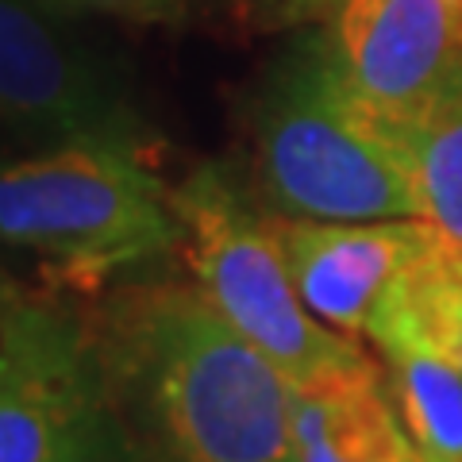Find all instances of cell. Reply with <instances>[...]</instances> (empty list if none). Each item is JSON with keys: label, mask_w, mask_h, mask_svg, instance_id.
<instances>
[{"label": "cell", "mask_w": 462, "mask_h": 462, "mask_svg": "<svg viewBox=\"0 0 462 462\" xmlns=\"http://www.w3.org/2000/svg\"><path fill=\"white\" fill-rule=\"evenodd\" d=\"M81 339L132 462H297L293 385L197 285H127L85 316Z\"/></svg>", "instance_id": "6da1fadb"}, {"label": "cell", "mask_w": 462, "mask_h": 462, "mask_svg": "<svg viewBox=\"0 0 462 462\" xmlns=\"http://www.w3.org/2000/svg\"><path fill=\"white\" fill-rule=\"evenodd\" d=\"M247 154L254 200L273 216L420 220L397 139L346 93L324 35L289 54L251 97Z\"/></svg>", "instance_id": "7a4b0ae2"}, {"label": "cell", "mask_w": 462, "mask_h": 462, "mask_svg": "<svg viewBox=\"0 0 462 462\" xmlns=\"http://www.w3.org/2000/svg\"><path fill=\"white\" fill-rule=\"evenodd\" d=\"M166 200L181 227L193 285L293 389L370 358L358 339L312 316L289 273L273 216L239 193L224 170L197 166L185 181L170 185Z\"/></svg>", "instance_id": "3957f363"}, {"label": "cell", "mask_w": 462, "mask_h": 462, "mask_svg": "<svg viewBox=\"0 0 462 462\" xmlns=\"http://www.w3.org/2000/svg\"><path fill=\"white\" fill-rule=\"evenodd\" d=\"M0 239L42 251L74 282H100L181 247V227L127 139H69L0 170Z\"/></svg>", "instance_id": "277c9868"}, {"label": "cell", "mask_w": 462, "mask_h": 462, "mask_svg": "<svg viewBox=\"0 0 462 462\" xmlns=\"http://www.w3.org/2000/svg\"><path fill=\"white\" fill-rule=\"evenodd\" d=\"M324 39L346 93L393 132L462 69V0H343Z\"/></svg>", "instance_id": "5b68a950"}, {"label": "cell", "mask_w": 462, "mask_h": 462, "mask_svg": "<svg viewBox=\"0 0 462 462\" xmlns=\"http://www.w3.org/2000/svg\"><path fill=\"white\" fill-rule=\"evenodd\" d=\"M93 412L81 320L47 309L0 316V462H51Z\"/></svg>", "instance_id": "8992f818"}, {"label": "cell", "mask_w": 462, "mask_h": 462, "mask_svg": "<svg viewBox=\"0 0 462 462\" xmlns=\"http://www.w3.org/2000/svg\"><path fill=\"white\" fill-rule=\"evenodd\" d=\"M273 231L282 239L297 293L316 320L346 339L366 336L385 289L436 236L424 220L328 224L293 216H273Z\"/></svg>", "instance_id": "52a82bcc"}, {"label": "cell", "mask_w": 462, "mask_h": 462, "mask_svg": "<svg viewBox=\"0 0 462 462\" xmlns=\"http://www.w3.org/2000/svg\"><path fill=\"white\" fill-rule=\"evenodd\" d=\"M0 120L69 139H127L124 108L100 74L27 0H0Z\"/></svg>", "instance_id": "ba28073f"}, {"label": "cell", "mask_w": 462, "mask_h": 462, "mask_svg": "<svg viewBox=\"0 0 462 462\" xmlns=\"http://www.w3.org/2000/svg\"><path fill=\"white\" fill-rule=\"evenodd\" d=\"M293 439L297 462H424L374 358L293 389Z\"/></svg>", "instance_id": "9c48e42d"}, {"label": "cell", "mask_w": 462, "mask_h": 462, "mask_svg": "<svg viewBox=\"0 0 462 462\" xmlns=\"http://www.w3.org/2000/svg\"><path fill=\"white\" fill-rule=\"evenodd\" d=\"M366 339L424 343L462 370V251L447 247L439 236L401 270L370 316Z\"/></svg>", "instance_id": "30bf717a"}, {"label": "cell", "mask_w": 462, "mask_h": 462, "mask_svg": "<svg viewBox=\"0 0 462 462\" xmlns=\"http://www.w3.org/2000/svg\"><path fill=\"white\" fill-rule=\"evenodd\" d=\"M389 135L412 173L420 220L462 251V69Z\"/></svg>", "instance_id": "8fae6325"}, {"label": "cell", "mask_w": 462, "mask_h": 462, "mask_svg": "<svg viewBox=\"0 0 462 462\" xmlns=\"http://www.w3.org/2000/svg\"><path fill=\"white\" fill-rule=\"evenodd\" d=\"M397 416L424 462H462V370L424 343L378 346Z\"/></svg>", "instance_id": "7c38bea8"}, {"label": "cell", "mask_w": 462, "mask_h": 462, "mask_svg": "<svg viewBox=\"0 0 462 462\" xmlns=\"http://www.w3.org/2000/svg\"><path fill=\"white\" fill-rule=\"evenodd\" d=\"M51 462H132V458H127V451L120 447L112 424L105 420V412H100V404H97L93 420L85 424Z\"/></svg>", "instance_id": "4fadbf2b"}, {"label": "cell", "mask_w": 462, "mask_h": 462, "mask_svg": "<svg viewBox=\"0 0 462 462\" xmlns=\"http://www.w3.org/2000/svg\"><path fill=\"white\" fill-rule=\"evenodd\" d=\"M343 0H247L251 16L266 27H289V23H309L336 16Z\"/></svg>", "instance_id": "5bb4252c"}, {"label": "cell", "mask_w": 462, "mask_h": 462, "mask_svg": "<svg viewBox=\"0 0 462 462\" xmlns=\"http://www.w3.org/2000/svg\"><path fill=\"white\" fill-rule=\"evenodd\" d=\"M81 5L116 12V16H132V20H162V16L181 12L189 0H81Z\"/></svg>", "instance_id": "9a60e30c"}]
</instances>
